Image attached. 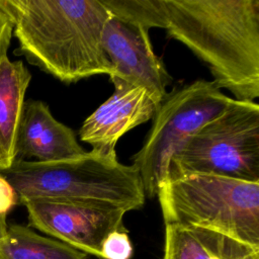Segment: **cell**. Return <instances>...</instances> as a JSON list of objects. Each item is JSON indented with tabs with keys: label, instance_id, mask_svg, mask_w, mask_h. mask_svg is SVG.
Segmentation results:
<instances>
[{
	"label": "cell",
	"instance_id": "cell-1",
	"mask_svg": "<svg viewBox=\"0 0 259 259\" xmlns=\"http://www.w3.org/2000/svg\"><path fill=\"white\" fill-rule=\"evenodd\" d=\"M13 24L18 53L71 84L112 74L102 34L110 13L102 0H0Z\"/></svg>",
	"mask_w": 259,
	"mask_h": 259
},
{
	"label": "cell",
	"instance_id": "cell-2",
	"mask_svg": "<svg viewBox=\"0 0 259 259\" xmlns=\"http://www.w3.org/2000/svg\"><path fill=\"white\" fill-rule=\"evenodd\" d=\"M168 35L209 69L234 99L259 97V0H163Z\"/></svg>",
	"mask_w": 259,
	"mask_h": 259
},
{
	"label": "cell",
	"instance_id": "cell-3",
	"mask_svg": "<svg viewBox=\"0 0 259 259\" xmlns=\"http://www.w3.org/2000/svg\"><path fill=\"white\" fill-rule=\"evenodd\" d=\"M0 175L14 188L21 204L62 202L127 212L142 208L146 201L137 167L118 162L116 153L91 150L54 162L14 160Z\"/></svg>",
	"mask_w": 259,
	"mask_h": 259
},
{
	"label": "cell",
	"instance_id": "cell-4",
	"mask_svg": "<svg viewBox=\"0 0 259 259\" xmlns=\"http://www.w3.org/2000/svg\"><path fill=\"white\" fill-rule=\"evenodd\" d=\"M157 196L165 225L206 229L259 249V182L193 173L165 178Z\"/></svg>",
	"mask_w": 259,
	"mask_h": 259
},
{
	"label": "cell",
	"instance_id": "cell-5",
	"mask_svg": "<svg viewBox=\"0 0 259 259\" xmlns=\"http://www.w3.org/2000/svg\"><path fill=\"white\" fill-rule=\"evenodd\" d=\"M210 174L259 182V105L232 98L171 158L165 178Z\"/></svg>",
	"mask_w": 259,
	"mask_h": 259
},
{
	"label": "cell",
	"instance_id": "cell-6",
	"mask_svg": "<svg viewBox=\"0 0 259 259\" xmlns=\"http://www.w3.org/2000/svg\"><path fill=\"white\" fill-rule=\"evenodd\" d=\"M232 98L212 82L196 80L171 93L160 103L142 148L132 157L146 197L157 196L173 155L205 123L228 107Z\"/></svg>",
	"mask_w": 259,
	"mask_h": 259
},
{
	"label": "cell",
	"instance_id": "cell-7",
	"mask_svg": "<svg viewBox=\"0 0 259 259\" xmlns=\"http://www.w3.org/2000/svg\"><path fill=\"white\" fill-rule=\"evenodd\" d=\"M102 46L113 70L109 79L114 87L144 88L159 103L166 98L173 79L155 54L148 30L110 15L104 25Z\"/></svg>",
	"mask_w": 259,
	"mask_h": 259
},
{
	"label": "cell",
	"instance_id": "cell-8",
	"mask_svg": "<svg viewBox=\"0 0 259 259\" xmlns=\"http://www.w3.org/2000/svg\"><path fill=\"white\" fill-rule=\"evenodd\" d=\"M23 205L30 227L99 259L106 236L114 231H126L122 209L45 201Z\"/></svg>",
	"mask_w": 259,
	"mask_h": 259
},
{
	"label": "cell",
	"instance_id": "cell-9",
	"mask_svg": "<svg viewBox=\"0 0 259 259\" xmlns=\"http://www.w3.org/2000/svg\"><path fill=\"white\" fill-rule=\"evenodd\" d=\"M160 103L144 88L116 86L114 92L82 123L79 138L103 154H114L117 141L153 118Z\"/></svg>",
	"mask_w": 259,
	"mask_h": 259
},
{
	"label": "cell",
	"instance_id": "cell-10",
	"mask_svg": "<svg viewBox=\"0 0 259 259\" xmlns=\"http://www.w3.org/2000/svg\"><path fill=\"white\" fill-rule=\"evenodd\" d=\"M85 152L74 131L58 121L47 103L33 99L24 101L16 138L15 160L34 158L38 162H54Z\"/></svg>",
	"mask_w": 259,
	"mask_h": 259
},
{
	"label": "cell",
	"instance_id": "cell-11",
	"mask_svg": "<svg viewBox=\"0 0 259 259\" xmlns=\"http://www.w3.org/2000/svg\"><path fill=\"white\" fill-rule=\"evenodd\" d=\"M259 249L202 228L165 225L162 259H247Z\"/></svg>",
	"mask_w": 259,
	"mask_h": 259
},
{
	"label": "cell",
	"instance_id": "cell-12",
	"mask_svg": "<svg viewBox=\"0 0 259 259\" xmlns=\"http://www.w3.org/2000/svg\"><path fill=\"white\" fill-rule=\"evenodd\" d=\"M31 75L22 61L0 62V170L16 159V138Z\"/></svg>",
	"mask_w": 259,
	"mask_h": 259
},
{
	"label": "cell",
	"instance_id": "cell-13",
	"mask_svg": "<svg viewBox=\"0 0 259 259\" xmlns=\"http://www.w3.org/2000/svg\"><path fill=\"white\" fill-rule=\"evenodd\" d=\"M0 259H89V255L27 226L13 224L0 241Z\"/></svg>",
	"mask_w": 259,
	"mask_h": 259
},
{
	"label": "cell",
	"instance_id": "cell-14",
	"mask_svg": "<svg viewBox=\"0 0 259 259\" xmlns=\"http://www.w3.org/2000/svg\"><path fill=\"white\" fill-rule=\"evenodd\" d=\"M110 15L131 25L150 30L165 28L163 0H102Z\"/></svg>",
	"mask_w": 259,
	"mask_h": 259
},
{
	"label": "cell",
	"instance_id": "cell-15",
	"mask_svg": "<svg viewBox=\"0 0 259 259\" xmlns=\"http://www.w3.org/2000/svg\"><path fill=\"white\" fill-rule=\"evenodd\" d=\"M134 252L127 231H114L101 244L100 259H132Z\"/></svg>",
	"mask_w": 259,
	"mask_h": 259
},
{
	"label": "cell",
	"instance_id": "cell-16",
	"mask_svg": "<svg viewBox=\"0 0 259 259\" xmlns=\"http://www.w3.org/2000/svg\"><path fill=\"white\" fill-rule=\"evenodd\" d=\"M18 203V197L11 184L0 175V217L6 218L8 212Z\"/></svg>",
	"mask_w": 259,
	"mask_h": 259
},
{
	"label": "cell",
	"instance_id": "cell-17",
	"mask_svg": "<svg viewBox=\"0 0 259 259\" xmlns=\"http://www.w3.org/2000/svg\"><path fill=\"white\" fill-rule=\"evenodd\" d=\"M12 35L13 24L11 18L0 4V62L7 56Z\"/></svg>",
	"mask_w": 259,
	"mask_h": 259
},
{
	"label": "cell",
	"instance_id": "cell-18",
	"mask_svg": "<svg viewBox=\"0 0 259 259\" xmlns=\"http://www.w3.org/2000/svg\"><path fill=\"white\" fill-rule=\"evenodd\" d=\"M7 229H8V225L6 222V218L0 217V241L6 236Z\"/></svg>",
	"mask_w": 259,
	"mask_h": 259
},
{
	"label": "cell",
	"instance_id": "cell-19",
	"mask_svg": "<svg viewBox=\"0 0 259 259\" xmlns=\"http://www.w3.org/2000/svg\"><path fill=\"white\" fill-rule=\"evenodd\" d=\"M247 259H259V253H255V254H253L252 256L248 257Z\"/></svg>",
	"mask_w": 259,
	"mask_h": 259
},
{
	"label": "cell",
	"instance_id": "cell-20",
	"mask_svg": "<svg viewBox=\"0 0 259 259\" xmlns=\"http://www.w3.org/2000/svg\"><path fill=\"white\" fill-rule=\"evenodd\" d=\"M89 259H99V258H89Z\"/></svg>",
	"mask_w": 259,
	"mask_h": 259
}]
</instances>
